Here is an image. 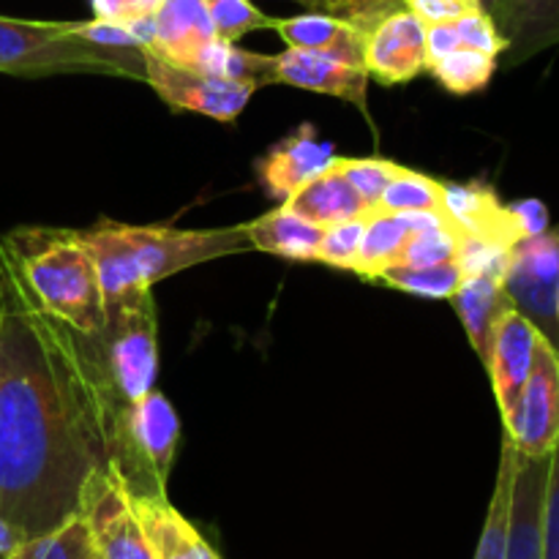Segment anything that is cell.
Here are the masks:
<instances>
[{
	"label": "cell",
	"instance_id": "f546056e",
	"mask_svg": "<svg viewBox=\"0 0 559 559\" xmlns=\"http://www.w3.org/2000/svg\"><path fill=\"white\" fill-rule=\"evenodd\" d=\"M497 60L500 58L478 52V49L456 47L453 52H448L445 58L426 66V71H429L445 91L456 93V96H467V93L484 91V87L489 85L491 76H495L497 71Z\"/></svg>",
	"mask_w": 559,
	"mask_h": 559
},
{
	"label": "cell",
	"instance_id": "7a4b0ae2",
	"mask_svg": "<svg viewBox=\"0 0 559 559\" xmlns=\"http://www.w3.org/2000/svg\"><path fill=\"white\" fill-rule=\"evenodd\" d=\"M0 260L38 311L85 336L102 331V284L80 229L20 227L0 235Z\"/></svg>",
	"mask_w": 559,
	"mask_h": 559
},
{
	"label": "cell",
	"instance_id": "8fae6325",
	"mask_svg": "<svg viewBox=\"0 0 559 559\" xmlns=\"http://www.w3.org/2000/svg\"><path fill=\"white\" fill-rule=\"evenodd\" d=\"M273 85H293L300 91L344 98L369 112V71L364 63L314 49H284L271 55Z\"/></svg>",
	"mask_w": 559,
	"mask_h": 559
},
{
	"label": "cell",
	"instance_id": "8992f818",
	"mask_svg": "<svg viewBox=\"0 0 559 559\" xmlns=\"http://www.w3.org/2000/svg\"><path fill=\"white\" fill-rule=\"evenodd\" d=\"M123 233L129 243L134 246L142 278L151 287L162 278L186 271V267L251 251V240L243 224L216 229H178L164 227V224L131 227V224H123Z\"/></svg>",
	"mask_w": 559,
	"mask_h": 559
},
{
	"label": "cell",
	"instance_id": "e0dca14e",
	"mask_svg": "<svg viewBox=\"0 0 559 559\" xmlns=\"http://www.w3.org/2000/svg\"><path fill=\"white\" fill-rule=\"evenodd\" d=\"M549 456L530 459L519 453L513 475L511 519H508L506 559H540V522H544Z\"/></svg>",
	"mask_w": 559,
	"mask_h": 559
},
{
	"label": "cell",
	"instance_id": "bcb514c9",
	"mask_svg": "<svg viewBox=\"0 0 559 559\" xmlns=\"http://www.w3.org/2000/svg\"><path fill=\"white\" fill-rule=\"evenodd\" d=\"M555 314H557V325H559V287H557V300H555Z\"/></svg>",
	"mask_w": 559,
	"mask_h": 559
},
{
	"label": "cell",
	"instance_id": "44dd1931",
	"mask_svg": "<svg viewBox=\"0 0 559 559\" xmlns=\"http://www.w3.org/2000/svg\"><path fill=\"white\" fill-rule=\"evenodd\" d=\"M243 229L251 240V249L289 262H317V249L325 227H317L289 205L278 202V207L243 224Z\"/></svg>",
	"mask_w": 559,
	"mask_h": 559
},
{
	"label": "cell",
	"instance_id": "d590c367",
	"mask_svg": "<svg viewBox=\"0 0 559 559\" xmlns=\"http://www.w3.org/2000/svg\"><path fill=\"white\" fill-rule=\"evenodd\" d=\"M513 246L497 243L489 238H475V235H462L459 238L456 262L467 276H495L506 282L508 265H511Z\"/></svg>",
	"mask_w": 559,
	"mask_h": 559
},
{
	"label": "cell",
	"instance_id": "484cf974",
	"mask_svg": "<svg viewBox=\"0 0 559 559\" xmlns=\"http://www.w3.org/2000/svg\"><path fill=\"white\" fill-rule=\"evenodd\" d=\"M519 451L513 442L502 435L500 469H497L495 491H491L489 511H486L484 530H480L478 546H475L473 559H506L508 546V519H511V495H513V475H516Z\"/></svg>",
	"mask_w": 559,
	"mask_h": 559
},
{
	"label": "cell",
	"instance_id": "ba28073f",
	"mask_svg": "<svg viewBox=\"0 0 559 559\" xmlns=\"http://www.w3.org/2000/svg\"><path fill=\"white\" fill-rule=\"evenodd\" d=\"M80 513L102 559H156L131 506L129 489L112 464L91 475L82 491Z\"/></svg>",
	"mask_w": 559,
	"mask_h": 559
},
{
	"label": "cell",
	"instance_id": "f6af8a7d",
	"mask_svg": "<svg viewBox=\"0 0 559 559\" xmlns=\"http://www.w3.org/2000/svg\"><path fill=\"white\" fill-rule=\"evenodd\" d=\"M480 5H484V9L489 11V14H495L497 5H500V0H480Z\"/></svg>",
	"mask_w": 559,
	"mask_h": 559
},
{
	"label": "cell",
	"instance_id": "3957f363",
	"mask_svg": "<svg viewBox=\"0 0 559 559\" xmlns=\"http://www.w3.org/2000/svg\"><path fill=\"white\" fill-rule=\"evenodd\" d=\"M0 71L14 76L115 74L145 82L140 47H102L76 33L74 22L0 16Z\"/></svg>",
	"mask_w": 559,
	"mask_h": 559
},
{
	"label": "cell",
	"instance_id": "5b68a950",
	"mask_svg": "<svg viewBox=\"0 0 559 559\" xmlns=\"http://www.w3.org/2000/svg\"><path fill=\"white\" fill-rule=\"evenodd\" d=\"M180 442V424L173 404L156 388L147 391L126 413L123 437L112 467L123 478L131 497L167 495L175 453Z\"/></svg>",
	"mask_w": 559,
	"mask_h": 559
},
{
	"label": "cell",
	"instance_id": "74e56055",
	"mask_svg": "<svg viewBox=\"0 0 559 559\" xmlns=\"http://www.w3.org/2000/svg\"><path fill=\"white\" fill-rule=\"evenodd\" d=\"M453 27H456V36L459 41H462V47L478 49V52L495 55V58H500V55L506 52V38L497 31L495 20H491V14L486 9L469 11V14L459 16V20L453 22Z\"/></svg>",
	"mask_w": 559,
	"mask_h": 559
},
{
	"label": "cell",
	"instance_id": "e575fe53",
	"mask_svg": "<svg viewBox=\"0 0 559 559\" xmlns=\"http://www.w3.org/2000/svg\"><path fill=\"white\" fill-rule=\"evenodd\" d=\"M459 238H462V233H456L451 224L424 229V233H413L407 243H404L396 265L429 267L440 265V262H453L459 251Z\"/></svg>",
	"mask_w": 559,
	"mask_h": 559
},
{
	"label": "cell",
	"instance_id": "4fadbf2b",
	"mask_svg": "<svg viewBox=\"0 0 559 559\" xmlns=\"http://www.w3.org/2000/svg\"><path fill=\"white\" fill-rule=\"evenodd\" d=\"M364 66L371 80L402 85L426 71V25L409 9L388 14L366 36Z\"/></svg>",
	"mask_w": 559,
	"mask_h": 559
},
{
	"label": "cell",
	"instance_id": "f1b7e54d",
	"mask_svg": "<svg viewBox=\"0 0 559 559\" xmlns=\"http://www.w3.org/2000/svg\"><path fill=\"white\" fill-rule=\"evenodd\" d=\"M385 287L402 289V293L415 295V298L426 300H451L459 284L464 282V273L459 262H440V265L429 267H409V265H391L380 273Z\"/></svg>",
	"mask_w": 559,
	"mask_h": 559
},
{
	"label": "cell",
	"instance_id": "d4e9b609",
	"mask_svg": "<svg viewBox=\"0 0 559 559\" xmlns=\"http://www.w3.org/2000/svg\"><path fill=\"white\" fill-rule=\"evenodd\" d=\"M409 235L413 233L402 213H369L353 273H358L364 282H377L385 267L396 265Z\"/></svg>",
	"mask_w": 559,
	"mask_h": 559
},
{
	"label": "cell",
	"instance_id": "7bdbcfd3",
	"mask_svg": "<svg viewBox=\"0 0 559 559\" xmlns=\"http://www.w3.org/2000/svg\"><path fill=\"white\" fill-rule=\"evenodd\" d=\"M456 47H462V41H459L453 22H437V25H426V66L435 63V60H440V58H445V55L453 52Z\"/></svg>",
	"mask_w": 559,
	"mask_h": 559
},
{
	"label": "cell",
	"instance_id": "836d02e7",
	"mask_svg": "<svg viewBox=\"0 0 559 559\" xmlns=\"http://www.w3.org/2000/svg\"><path fill=\"white\" fill-rule=\"evenodd\" d=\"M293 3L306 5V9L317 11V14H331L336 20L349 22V25H355L366 36L388 14H393L399 9H407L404 0H293Z\"/></svg>",
	"mask_w": 559,
	"mask_h": 559
},
{
	"label": "cell",
	"instance_id": "8d00e7d4",
	"mask_svg": "<svg viewBox=\"0 0 559 559\" xmlns=\"http://www.w3.org/2000/svg\"><path fill=\"white\" fill-rule=\"evenodd\" d=\"M364 227H366V216L331 224V227L322 229L320 249H317V262L338 267V271H355V260H358Z\"/></svg>",
	"mask_w": 559,
	"mask_h": 559
},
{
	"label": "cell",
	"instance_id": "1f68e13d",
	"mask_svg": "<svg viewBox=\"0 0 559 559\" xmlns=\"http://www.w3.org/2000/svg\"><path fill=\"white\" fill-rule=\"evenodd\" d=\"M338 169H342L344 178L349 180L358 197L364 200V205L369 207V213L377 211V202H380L382 191L388 189L396 173L402 169V164L388 162V158H342L336 156Z\"/></svg>",
	"mask_w": 559,
	"mask_h": 559
},
{
	"label": "cell",
	"instance_id": "7c38bea8",
	"mask_svg": "<svg viewBox=\"0 0 559 559\" xmlns=\"http://www.w3.org/2000/svg\"><path fill=\"white\" fill-rule=\"evenodd\" d=\"M540 336L544 331L522 309H516V304L508 306L497 320L484 366L491 377V391L502 418L511 413L527 382Z\"/></svg>",
	"mask_w": 559,
	"mask_h": 559
},
{
	"label": "cell",
	"instance_id": "52a82bcc",
	"mask_svg": "<svg viewBox=\"0 0 559 559\" xmlns=\"http://www.w3.org/2000/svg\"><path fill=\"white\" fill-rule=\"evenodd\" d=\"M502 426L522 456H551L559 445V347L546 333L538 338L533 369Z\"/></svg>",
	"mask_w": 559,
	"mask_h": 559
},
{
	"label": "cell",
	"instance_id": "cb8c5ba5",
	"mask_svg": "<svg viewBox=\"0 0 559 559\" xmlns=\"http://www.w3.org/2000/svg\"><path fill=\"white\" fill-rule=\"evenodd\" d=\"M451 304L462 320L464 331H467L473 349L480 360H486L497 320L508 306H513L506 282L495 276H467L453 293Z\"/></svg>",
	"mask_w": 559,
	"mask_h": 559
},
{
	"label": "cell",
	"instance_id": "ee69618b",
	"mask_svg": "<svg viewBox=\"0 0 559 559\" xmlns=\"http://www.w3.org/2000/svg\"><path fill=\"white\" fill-rule=\"evenodd\" d=\"M16 544H20V538H16V535L11 533L9 527H5L3 519H0V559H3L5 555H9V551L14 549Z\"/></svg>",
	"mask_w": 559,
	"mask_h": 559
},
{
	"label": "cell",
	"instance_id": "7402d4cb",
	"mask_svg": "<svg viewBox=\"0 0 559 559\" xmlns=\"http://www.w3.org/2000/svg\"><path fill=\"white\" fill-rule=\"evenodd\" d=\"M271 31H276L289 49H314V52H331L364 63L366 33L331 14L309 11L300 16H284L271 22Z\"/></svg>",
	"mask_w": 559,
	"mask_h": 559
},
{
	"label": "cell",
	"instance_id": "6da1fadb",
	"mask_svg": "<svg viewBox=\"0 0 559 559\" xmlns=\"http://www.w3.org/2000/svg\"><path fill=\"white\" fill-rule=\"evenodd\" d=\"M126 413L85 336L38 311L0 260V519L16 538L80 513L91 475L118 453Z\"/></svg>",
	"mask_w": 559,
	"mask_h": 559
},
{
	"label": "cell",
	"instance_id": "30bf717a",
	"mask_svg": "<svg viewBox=\"0 0 559 559\" xmlns=\"http://www.w3.org/2000/svg\"><path fill=\"white\" fill-rule=\"evenodd\" d=\"M559 287V224L535 238L513 246L511 265L506 273V289L516 309H522L546 338L559 347V325L555 300Z\"/></svg>",
	"mask_w": 559,
	"mask_h": 559
},
{
	"label": "cell",
	"instance_id": "9c48e42d",
	"mask_svg": "<svg viewBox=\"0 0 559 559\" xmlns=\"http://www.w3.org/2000/svg\"><path fill=\"white\" fill-rule=\"evenodd\" d=\"M142 52H145V82L173 109L207 115L218 123H233L257 91L246 82L218 80V76L202 74L186 66H175L153 55L151 49H142Z\"/></svg>",
	"mask_w": 559,
	"mask_h": 559
},
{
	"label": "cell",
	"instance_id": "60d3db41",
	"mask_svg": "<svg viewBox=\"0 0 559 559\" xmlns=\"http://www.w3.org/2000/svg\"><path fill=\"white\" fill-rule=\"evenodd\" d=\"M508 207H511L513 227H516L519 238L522 240L535 238V235L549 229V207H546L540 200H522V202H513V205Z\"/></svg>",
	"mask_w": 559,
	"mask_h": 559
},
{
	"label": "cell",
	"instance_id": "83f0119b",
	"mask_svg": "<svg viewBox=\"0 0 559 559\" xmlns=\"http://www.w3.org/2000/svg\"><path fill=\"white\" fill-rule=\"evenodd\" d=\"M96 557V546H93L91 527H87L85 516L74 513L66 519L60 527L49 530V533L36 535V538L20 540L14 549L3 559H93Z\"/></svg>",
	"mask_w": 559,
	"mask_h": 559
},
{
	"label": "cell",
	"instance_id": "7dc6e473",
	"mask_svg": "<svg viewBox=\"0 0 559 559\" xmlns=\"http://www.w3.org/2000/svg\"><path fill=\"white\" fill-rule=\"evenodd\" d=\"M93 559H102V557H98V555H96V557H93Z\"/></svg>",
	"mask_w": 559,
	"mask_h": 559
},
{
	"label": "cell",
	"instance_id": "ab89813d",
	"mask_svg": "<svg viewBox=\"0 0 559 559\" xmlns=\"http://www.w3.org/2000/svg\"><path fill=\"white\" fill-rule=\"evenodd\" d=\"M404 5H407L424 25L456 22L459 16L469 14V11L484 9L480 0H404Z\"/></svg>",
	"mask_w": 559,
	"mask_h": 559
},
{
	"label": "cell",
	"instance_id": "4dcf8cb0",
	"mask_svg": "<svg viewBox=\"0 0 559 559\" xmlns=\"http://www.w3.org/2000/svg\"><path fill=\"white\" fill-rule=\"evenodd\" d=\"M377 211L382 213H418V211H440L442 213V180L431 175L415 173L402 167L396 178L382 191Z\"/></svg>",
	"mask_w": 559,
	"mask_h": 559
},
{
	"label": "cell",
	"instance_id": "603a6c76",
	"mask_svg": "<svg viewBox=\"0 0 559 559\" xmlns=\"http://www.w3.org/2000/svg\"><path fill=\"white\" fill-rule=\"evenodd\" d=\"M284 205H289L298 216L309 218L317 227H331V224L349 222V218L369 216V207L364 205L358 191L349 186V180L344 178L336 164H331L325 173L300 186L289 200H284Z\"/></svg>",
	"mask_w": 559,
	"mask_h": 559
},
{
	"label": "cell",
	"instance_id": "2e32d148",
	"mask_svg": "<svg viewBox=\"0 0 559 559\" xmlns=\"http://www.w3.org/2000/svg\"><path fill=\"white\" fill-rule=\"evenodd\" d=\"M211 41H216V31L205 0H162L153 11V41L145 49L191 69Z\"/></svg>",
	"mask_w": 559,
	"mask_h": 559
},
{
	"label": "cell",
	"instance_id": "d6a6232c",
	"mask_svg": "<svg viewBox=\"0 0 559 559\" xmlns=\"http://www.w3.org/2000/svg\"><path fill=\"white\" fill-rule=\"evenodd\" d=\"M207 14H211L213 31L222 41L238 44L251 31H265L271 27L273 16L262 14L251 0H205Z\"/></svg>",
	"mask_w": 559,
	"mask_h": 559
},
{
	"label": "cell",
	"instance_id": "277c9868",
	"mask_svg": "<svg viewBox=\"0 0 559 559\" xmlns=\"http://www.w3.org/2000/svg\"><path fill=\"white\" fill-rule=\"evenodd\" d=\"M85 336V333H82ZM104 385L123 409L156 385L158 314L153 287L104 309V328L85 336Z\"/></svg>",
	"mask_w": 559,
	"mask_h": 559
},
{
	"label": "cell",
	"instance_id": "9a60e30c",
	"mask_svg": "<svg viewBox=\"0 0 559 559\" xmlns=\"http://www.w3.org/2000/svg\"><path fill=\"white\" fill-rule=\"evenodd\" d=\"M442 216L462 235L489 238L497 243H522L513 227L511 207L502 205L497 191L486 183H451L442 180Z\"/></svg>",
	"mask_w": 559,
	"mask_h": 559
},
{
	"label": "cell",
	"instance_id": "ffe728a7",
	"mask_svg": "<svg viewBox=\"0 0 559 559\" xmlns=\"http://www.w3.org/2000/svg\"><path fill=\"white\" fill-rule=\"evenodd\" d=\"M131 506L156 559H222L167 495L131 497Z\"/></svg>",
	"mask_w": 559,
	"mask_h": 559
},
{
	"label": "cell",
	"instance_id": "4316f807",
	"mask_svg": "<svg viewBox=\"0 0 559 559\" xmlns=\"http://www.w3.org/2000/svg\"><path fill=\"white\" fill-rule=\"evenodd\" d=\"M191 69L202 71V74L218 76V80L246 82V85H254V87L273 85L271 55L249 52V49H240L238 44L222 41V38L207 44Z\"/></svg>",
	"mask_w": 559,
	"mask_h": 559
},
{
	"label": "cell",
	"instance_id": "5bb4252c",
	"mask_svg": "<svg viewBox=\"0 0 559 559\" xmlns=\"http://www.w3.org/2000/svg\"><path fill=\"white\" fill-rule=\"evenodd\" d=\"M336 162V151L331 142H320L317 129L311 123H300L293 134L278 140L265 156L257 162V178L267 197L284 202L325 173Z\"/></svg>",
	"mask_w": 559,
	"mask_h": 559
},
{
	"label": "cell",
	"instance_id": "b9f144b4",
	"mask_svg": "<svg viewBox=\"0 0 559 559\" xmlns=\"http://www.w3.org/2000/svg\"><path fill=\"white\" fill-rule=\"evenodd\" d=\"M91 3L96 16H102V20L129 22L136 20V16H151L162 0H91Z\"/></svg>",
	"mask_w": 559,
	"mask_h": 559
},
{
	"label": "cell",
	"instance_id": "d6986e66",
	"mask_svg": "<svg viewBox=\"0 0 559 559\" xmlns=\"http://www.w3.org/2000/svg\"><path fill=\"white\" fill-rule=\"evenodd\" d=\"M506 38V58L511 66L559 44V0H500L491 14Z\"/></svg>",
	"mask_w": 559,
	"mask_h": 559
},
{
	"label": "cell",
	"instance_id": "ac0fdd59",
	"mask_svg": "<svg viewBox=\"0 0 559 559\" xmlns=\"http://www.w3.org/2000/svg\"><path fill=\"white\" fill-rule=\"evenodd\" d=\"M82 240L91 249L93 262H96L98 284H102L104 309L107 306L120 304L129 295L140 293V289L151 287L145 284L140 271V260L134 254V246L129 243L123 233V224L118 222H102L91 229H80Z\"/></svg>",
	"mask_w": 559,
	"mask_h": 559
},
{
	"label": "cell",
	"instance_id": "f35d334b",
	"mask_svg": "<svg viewBox=\"0 0 559 559\" xmlns=\"http://www.w3.org/2000/svg\"><path fill=\"white\" fill-rule=\"evenodd\" d=\"M540 559H559V445L549 456L544 522H540Z\"/></svg>",
	"mask_w": 559,
	"mask_h": 559
}]
</instances>
